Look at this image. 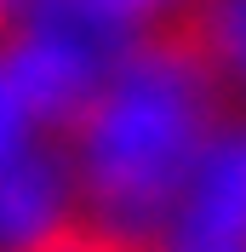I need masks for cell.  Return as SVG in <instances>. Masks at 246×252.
<instances>
[{
	"label": "cell",
	"instance_id": "6da1fadb",
	"mask_svg": "<svg viewBox=\"0 0 246 252\" xmlns=\"http://www.w3.org/2000/svg\"><path fill=\"white\" fill-rule=\"evenodd\" d=\"M63 201H75L69 195V172H63V155L46 160V155H34V149L12 155L0 166V252L29 247L52 218L69 212Z\"/></svg>",
	"mask_w": 246,
	"mask_h": 252
},
{
	"label": "cell",
	"instance_id": "7a4b0ae2",
	"mask_svg": "<svg viewBox=\"0 0 246 252\" xmlns=\"http://www.w3.org/2000/svg\"><path fill=\"white\" fill-rule=\"evenodd\" d=\"M29 132H34V115H29V103L17 97L12 75H6V63H0V166H6L12 155H23V149H29Z\"/></svg>",
	"mask_w": 246,
	"mask_h": 252
},
{
	"label": "cell",
	"instance_id": "3957f363",
	"mask_svg": "<svg viewBox=\"0 0 246 252\" xmlns=\"http://www.w3.org/2000/svg\"><path fill=\"white\" fill-rule=\"evenodd\" d=\"M103 6H109V12H115V17H126L132 29H138L143 17H154V12H166L172 0H103Z\"/></svg>",
	"mask_w": 246,
	"mask_h": 252
}]
</instances>
